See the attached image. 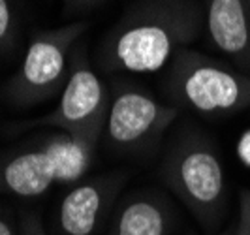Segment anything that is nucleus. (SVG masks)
Masks as SVG:
<instances>
[{"label": "nucleus", "instance_id": "nucleus-6", "mask_svg": "<svg viewBox=\"0 0 250 235\" xmlns=\"http://www.w3.org/2000/svg\"><path fill=\"white\" fill-rule=\"evenodd\" d=\"M109 109V88L104 85L88 61L87 47L79 43L72 51L70 75L59 106L43 117L10 124V132H30L34 128H57L74 137L102 141Z\"/></svg>", "mask_w": 250, "mask_h": 235}, {"label": "nucleus", "instance_id": "nucleus-4", "mask_svg": "<svg viewBox=\"0 0 250 235\" xmlns=\"http://www.w3.org/2000/svg\"><path fill=\"white\" fill-rule=\"evenodd\" d=\"M179 111L171 104L158 102L141 85L126 79L113 81L100 143L117 154L150 156L179 117Z\"/></svg>", "mask_w": 250, "mask_h": 235}, {"label": "nucleus", "instance_id": "nucleus-17", "mask_svg": "<svg viewBox=\"0 0 250 235\" xmlns=\"http://www.w3.org/2000/svg\"><path fill=\"white\" fill-rule=\"evenodd\" d=\"M0 235H21V230L17 234L15 226L10 222V218H6L4 214H0Z\"/></svg>", "mask_w": 250, "mask_h": 235}, {"label": "nucleus", "instance_id": "nucleus-14", "mask_svg": "<svg viewBox=\"0 0 250 235\" xmlns=\"http://www.w3.org/2000/svg\"><path fill=\"white\" fill-rule=\"evenodd\" d=\"M21 235H47L42 218L36 213H23L21 216Z\"/></svg>", "mask_w": 250, "mask_h": 235}, {"label": "nucleus", "instance_id": "nucleus-15", "mask_svg": "<svg viewBox=\"0 0 250 235\" xmlns=\"http://www.w3.org/2000/svg\"><path fill=\"white\" fill-rule=\"evenodd\" d=\"M105 0H64V10L66 13H81L90 12L94 8H98Z\"/></svg>", "mask_w": 250, "mask_h": 235}, {"label": "nucleus", "instance_id": "nucleus-5", "mask_svg": "<svg viewBox=\"0 0 250 235\" xmlns=\"http://www.w3.org/2000/svg\"><path fill=\"white\" fill-rule=\"evenodd\" d=\"M87 28V21H75L36 32L19 70L2 88L4 100L15 107H30L62 92L70 75L72 51Z\"/></svg>", "mask_w": 250, "mask_h": 235}, {"label": "nucleus", "instance_id": "nucleus-12", "mask_svg": "<svg viewBox=\"0 0 250 235\" xmlns=\"http://www.w3.org/2000/svg\"><path fill=\"white\" fill-rule=\"evenodd\" d=\"M19 15L13 0H0V55L12 53L17 45Z\"/></svg>", "mask_w": 250, "mask_h": 235}, {"label": "nucleus", "instance_id": "nucleus-11", "mask_svg": "<svg viewBox=\"0 0 250 235\" xmlns=\"http://www.w3.org/2000/svg\"><path fill=\"white\" fill-rule=\"evenodd\" d=\"M42 143L51 152L57 166V185L79 183L92 166L100 141L74 137L62 130L42 136Z\"/></svg>", "mask_w": 250, "mask_h": 235}, {"label": "nucleus", "instance_id": "nucleus-7", "mask_svg": "<svg viewBox=\"0 0 250 235\" xmlns=\"http://www.w3.org/2000/svg\"><path fill=\"white\" fill-rule=\"evenodd\" d=\"M126 181L125 171H113L75 183L59 205V230L64 235H96Z\"/></svg>", "mask_w": 250, "mask_h": 235}, {"label": "nucleus", "instance_id": "nucleus-8", "mask_svg": "<svg viewBox=\"0 0 250 235\" xmlns=\"http://www.w3.org/2000/svg\"><path fill=\"white\" fill-rule=\"evenodd\" d=\"M209 43L231 66L250 74V0H201Z\"/></svg>", "mask_w": 250, "mask_h": 235}, {"label": "nucleus", "instance_id": "nucleus-9", "mask_svg": "<svg viewBox=\"0 0 250 235\" xmlns=\"http://www.w3.org/2000/svg\"><path fill=\"white\" fill-rule=\"evenodd\" d=\"M53 185H57V166L42 139L0 156V194L30 199Z\"/></svg>", "mask_w": 250, "mask_h": 235}, {"label": "nucleus", "instance_id": "nucleus-3", "mask_svg": "<svg viewBox=\"0 0 250 235\" xmlns=\"http://www.w3.org/2000/svg\"><path fill=\"white\" fill-rule=\"evenodd\" d=\"M164 94L179 109L231 117L250 107V74L187 47L167 64Z\"/></svg>", "mask_w": 250, "mask_h": 235}, {"label": "nucleus", "instance_id": "nucleus-2", "mask_svg": "<svg viewBox=\"0 0 250 235\" xmlns=\"http://www.w3.org/2000/svg\"><path fill=\"white\" fill-rule=\"evenodd\" d=\"M160 177L205 232H214L228 211V183L216 145L201 128L185 123L160 164Z\"/></svg>", "mask_w": 250, "mask_h": 235}, {"label": "nucleus", "instance_id": "nucleus-13", "mask_svg": "<svg viewBox=\"0 0 250 235\" xmlns=\"http://www.w3.org/2000/svg\"><path fill=\"white\" fill-rule=\"evenodd\" d=\"M239 220L233 226V235H250V190L245 188L239 194Z\"/></svg>", "mask_w": 250, "mask_h": 235}, {"label": "nucleus", "instance_id": "nucleus-1", "mask_svg": "<svg viewBox=\"0 0 250 235\" xmlns=\"http://www.w3.org/2000/svg\"><path fill=\"white\" fill-rule=\"evenodd\" d=\"M205 28L201 0H136L102 38V72H158Z\"/></svg>", "mask_w": 250, "mask_h": 235}, {"label": "nucleus", "instance_id": "nucleus-10", "mask_svg": "<svg viewBox=\"0 0 250 235\" xmlns=\"http://www.w3.org/2000/svg\"><path fill=\"white\" fill-rule=\"evenodd\" d=\"M175 209L160 190H136L115 207L109 235H171Z\"/></svg>", "mask_w": 250, "mask_h": 235}, {"label": "nucleus", "instance_id": "nucleus-16", "mask_svg": "<svg viewBox=\"0 0 250 235\" xmlns=\"http://www.w3.org/2000/svg\"><path fill=\"white\" fill-rule=\"evenodd\" d=\"M237 156L247 168H250V128L239 137L237 141Z\"/></svg>", "mask_w": 250, "mask_h": 235}, {"label": "nucleus", "instance_id": "nucleus-18", "mask_svg": "<svg viewBox=\"0 0 250 235\" xmlns=\"http://www.w3.org/2000/svg\"><path fill=\"white\" fill-rule=\"evenodd\" d=\"M220 235H233V226H231V228H228L224 234H220Z\"/></svg>", "mask_w": 250, "mask_h": 235}]
</instances>
